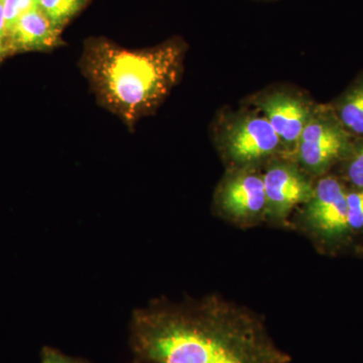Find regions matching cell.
Instances as JSON below:
<instances>
[{"mask_svg":"<svg viewBox=\"0 0 363 363\" xmlns=\"http://www.w3.org/2000/svg\"><path fill=\"white\" fill-rule=\"evenodd\" d=\"M211 135L226 169H262L283 157L278 135L266 117L245 104L219 111Z\"/></svg>","mask_w":363,"mask_h":363,"instance_id":"cell-3","label":"cell"},{"mask_svg":"<svg viewBox=\"0 0 363 363\" xmlns=\"http://www.w3.org/2000/svg\"><path fill=\"white\" fill-rule=\"evenodd\" d=\"M257 1L272 2V1H278V0H257Z\"/></svg>","mask_w":363,"mask_h":363,"instance_id":"cell-18","label":"cell"},{"mask_svg":"<svg viewBox=\"0 0 363 363\" xmlns=\"http://www.w3.org/2000/svg\"><path fill=\"white\" fill-rule=\"evenodd\" d=\"M347 189L336 174L319 177L309 201L296 212L297 225L320 247H333L350 238Z\"/></svg>","mask_w":363,"mask_h":363,"instance_id":"cell-4","label":"cell"},{"mask_svg":"<svg viewBox=\"0 0 363 363\" xmlns=\"http://www.w3.org/2000/svg\"><path fill=\"white\" fill-rule=\"evenodd\" d=\"M347 219L350 234L363 233V188L348 187Z\"/></svg>","mask_w":363,"mask_h":363,"instance_id":"cell-13","label":"cell"},{"mask_svg":"<svg viewBox=\"0 0 363 363\" xmlns=\"http://www.w3.org/2000/svg\"><path fill=\"white\" fill-rule=\"evenodd\" d=\"M6 16H4V6H2L1 0H0V35H6Z\"/></svg>","mask_w":363,"mask_h":363,"instance_id":"cell-17","label":"cell"},{"mask_svg":"<svg viewBox=\"0 0 363 363\" xmlns=\"http://www.w3.org/2000/svg\"><path fill=\"white\" fill-rule=\"evenodd\" d=\"M131 363H291L264 318L218 295L152 301L133 312Z\"/></svg>","mask_w":363,"mask_h":363,"instance_id":"cell-1","label":"cell"},{"mask_svg":"<svg viewBox=\"0 0 363 363\" xmlns=\"http://www.w3.org/2000/svg\"><path fill=\"white\" fill-rule=\"evenodd\" d=\"M212 209L219 218L241 228L266 222L262 169H226L215 189Z\"/></svg>","mask_w":363,"mask_h":363,"instance_id":"cell-7","label":"cell"},{"mask_svg":"<svg viewBox=\"0 0 363 363\" xmlns=\"http://www.w3.org/2000/svg\"><path fill=\"white\" fill-rule=\"evenodd\" d=\"M329 104H318L298 140L295 162L308 175L317 179L347 156L353 142Z\"/></svg>","mask_w":363,"mask_h":363,"instance_id":"cell-6","label":"cell"},{"mask_svg":"<svg viewBox=\"0 0 363 363\" xmlns=\"http://www.w3.org/2000/svg\"><path fill=\"white\" fill-rule=\"evenodd\" d=\"M40 363H91L83 358L72 357L56 348L45 346L40 352Z\"/></svg>","mask_w":363,"mask_h":363,"instance_id":"cell-15","label":"cell"},{"mask_svg":"<svg viewBox=\"0 0 363 363\" xmlns=\"http://www.w3.org/2000/svg\"><path fill=\"white\" fill-rule=\"evenodd\" d=\"M267 197L266 222L291 224L290 218L314 192L315 179L292 160L277 157L262 168Z\"/></svg>","mask_w":363,"mask_h":363,"instance_id":"cell-8","label":"cell"},{"mask_svg":"<svg viewBox=\"0 0 363 363\" xmlns=\"http://www.w3.org/2000/svg\"><path fill=\"white\" fill-rule=\"evenodd\" d=\"M62 30L40 9L21 16L7 30L11 55L21 52H43L63 45Z\"/></svg>","mask_w":363,"mask_h":363,"instance_id":"cell-9","label":"cell"},{"mask_svg":"<svg viewBox=\"0 0 363 363\" xmlns=\"http://www.w3.org/2000/svg\"><path fill=\"white\" fill-rule=\"evenodd\" d=\"M90 0H38L39 9L51 21L52 25L63 30Z\"/></svg>","mask_w":363,"mask_h":363,"instance_id":"cell-11","label":"cell"},{"mask_svg":"<svg viewBox=\"0 0 363 363\" xmlns=\"http://www.w3.org/2000/svg\"><path fill=\"white\" fill-rule=\"evenodd\" d=\"M188 45L172 38L147 49L130 50L104 38L86 40L80 70L100 105L130 130L152 116L180 82Z\"/></svg>","mask_w":363,"mask_h":363,"instance_id":"cell-2","label":"cell"},{"mask_svg":"<svg viewBox=\"0 0 363 363\" xmlns=\"http://www.w3.org/2000/svg\"><path fill=\"white\" fill-rule=\"evenodd\" d=\"M243 104L266 117L278 135L283 159L295 161L301 135L318 104L311 95L294 86L272 85L250 95Z\"/></svg>","mask_w":363,"mask_h":363,"instance_id":"cell-5","label":"cell"},{"mask_svg":"<svg viewBox=\"0 0 363 363\" xmlns=\"http://www.w3.org/2000/svg\"><path fill=\"white\" fill-rule=\"evenodd\" d=\"M329 104L344 130L352 138H363V70Z\"/></svg>","mask_w":363,"mask_h":363,"instance_id":"cell-10","label":"cell"},{"mask_svg":"<svg viewBox=\"0 0 363 363\" xmlns=\"http://www.w3.org/2000/svg\"><path fill=\"white\" fill-rule=\"evenodd\" d=\"M336 168V174L350 188H363V138H353L347 156Z\"/></svg>","mask_w":363,"mask_h":363,"instance_id":"cell-12","label":"cell"},{"mask_svg":"<svg viewBox=\"0 0 363 363\" xmlns=\"http://www.w3.org/2000/svg\"><path fill=\"white\" fill-rule=\"evenodd\" d=\"M6 16V30H9L23 14L39 9L38 0H1Z\"/></svg>","mask_w":363,"mask_h":363,"instance_id":"cell-14","label":"cell"},{"mask_svg":"<svg viewBox=\"0 0 363 363\" xmlns=\"http://www.w3.org/2000/svg\"><path fill=\"white\" fill-rule=\"evenodd\" d=\"M9 56H11V52L6 35H0V63Z\"/></svg>","mask_w":363,"mask_h":363,"instance_id":"cell-16","label":"cell"}]
</instances>
